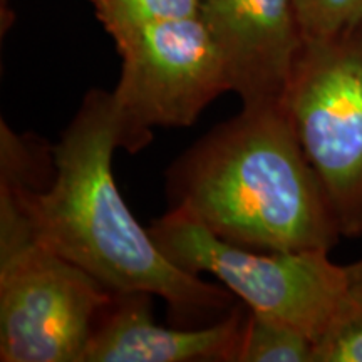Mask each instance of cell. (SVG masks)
<instances>
[{
	"instance_id": "10",
	"label": "cell",
	"mask_w": 362,
	"mask_h": 362,
	"mask_svg": "<svg viewBox=\"0 0 362 362\" xmlns=\"http://www.w3.org/2000/svg\"><path fill=\"white\" fill-rule=\"evenodd\" d=\"M203 0H103L96 16L116 44L144 27L202 16Z\"/></svg>"
},
{
	"instance_id": "12",
	"label": "cell",
	"mask_w": 362,
	"mask_h": 362,
	"mask_svg": "<svg viewBox=\"0 0 362 362\" xmlns=\"http://www.w3.org/2000/svg\"><path fill=\"white\" fill-rule=\"evenodd\" d=\"M314 362H362V304L349 297L315 342Z\"/></svg>"
},
{
	"instance_id": "11",
	"label": "cell",
	"mask_w": 362,
	"mask_h": 362,
	"mask_svg": "<svg viewBox=\"0 0 362 362\" xmlns=\"http://www.w3.org/2000/svg\"><path fill=\"white\" fill-rule=\"evenodd\" d=\"M305 40H322L362 25V0H296Z\"/></svg>"
},
{
	"instance_id": "1",
	"label": "cell",
	"mask_w": 362,
	"mask_h": 362,
	"mask_svg": "<svg viewBox=\"0 0 362 362\" xmlns=\"http://www.w3.org/2000/svg\"><path fill=\"white\" fill-rule=\"evenodd\" d=\"M119 148L111 93L90 90L52 149L54 178L24 183L21 139L2 124V183L45 247L115 293H149L185 315L232 309L230 291L189 274L163 253L126 205L112 173Z\"/></svg>"
},
{
	"instance_id": "4",
	"label": "cell",
	"mask_w": 362,
	"mask_h": 362,
	"mask_svg": "<svg viewBox=\"0 0 362 362\" xmlns=\"http://www.w3.org/2000/svg\"><path fill=\"white\" fill-rule=\"evenodd\" d=\"M168 259L218 279L253 314L292 325L317 342L349 300L346 265L330 250H255L223 240L180 208L149 225Z\"/></svg>"
},
{
	"instance_id": "6",
	"label": "cell",
	"mask_w": 362,
	"mask_h": 362,
	"mask_svg": "<svg viewBox=\"0 0 362 362\" xmlns=\"http://www.w3.org/2000/svg\"><path fill=\"white\" fill-rule=\"evenodd\" d=\"M116 45L123 67L111 98L119 148L134 153L146 146L153 128H188L232 90L202 16L144 27Z\"/></svg>"
},
{
	"instance_id": "7",
	"label": "cell",
	"mask_w": 362,
	"mask_h": 362,
	"mask_svg": "<svg viewBox=\"0 0 362 362\" xmlns=\"http://www.w3.org/2000/svg\"><path fill=\"white\" fill-rule=\"evenodd\" d=\"M202 17L243 106L282 103L305 44L296 0H203Z\"/></svg>"
},
{
	"instance_id": "5",
	"label": "cell",
	"mask_w": 362,
	"mask_h": 362,
	"mask_svg": "<svg viewBox=\"0 0 362 362\" xmlns=\"http://www.w3.org/2000/svg\"><path fill=\"white\" fill-rule=\"evenodd\" d=\"M282 106L342 237L362 235V25L305 40Z\"/></svg>"
},
{
	"instance_id": "14",
	"label": "cell",
	"mask_w": 362,
	"mask_h": 362,
	"mask_svg": "<svg viewBox=\"0 0 362 362\" xmlns=\"http://www.w3.org/2000/svg\"><path fill=\"white\" fill-rule=\"evenodd\" d=\"M90 2H93V6H98V4L103 2V0H90Z\"/></svg>"
},
{
	"instance_id": "3",
	"label": "cell",
	"mask_w": 362,
	"mask_h": 362,
	"mask_svg": "<svg viewBox=\"0 0 362 362\" xmlns=\"http://www.w3.org/2000/svg\"><path fill=\"white\" fill-rule=\"evenodd\" d=\"M115 296L35 238L0 188V361L84 362Z\"/></svg>"
},
{
	"instance_id": "13",
	"label": "cell",
	"mask_w": 362,
	"mask_h": 362,
	"mask_svg": "<svg viewBox=\"0 0 362 362\" xmlns=\"http://www.w3.org/2000/svg\"><path fill=\"white\" fill-rule=\"evenodd\" d=\"M347 282H349V296L362 304V259L354 264L346 265Z\"/></svg>"
},
{
	"instance_id": "2",
	"label": "cell",
	"mask_w": 362,
	"mask_h": 362,
	"mask_svg": "<svg viewBox=\"0 0 362 362\" xmlns=\"http://www.w3.org/2000/svg\"><path fill=\"white\" fill-rule=\"evenodd\" d=\"M180 208L223 240L255 250H332L336 216L280 104L243 106L170 166Z\"/></svg>"
},
{
	"instance_id": "9",
	"label": "cell",
	"mask_w": 362,
	"mask_h": 362,
	"mask_svg": "<svg viewBox=\"0 0 362 362\" xmlns=\"http://www.w3.org/2000/svg\"><path fill=\"white\" fill-rule=\"evenodd\" d=\"M314 347L292 325L248 310L237 362H314Z\"/></svg>"
},
{
	"instance_id": "8",
	"label": "cell",
	"mask_w": 362,
	"mask_h": 362,
	"mask_svg": "<svg viewBox=\"0 0 362 362\" xmlns=\"http://www.w3.org/2000/svg\"><path fill=\"white\" fill-rule=\"evenodd\" d=\"M149 293H116L90 337L84 362H237L247 315L235 305L200 329L156 324Z\"/></svg>"
}]
</instances>
